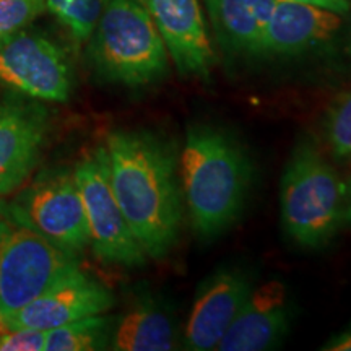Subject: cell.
<instances>
[{
	"instance_id": "1",
	"label": "cell",
	"mask_w": 351,
	"mask_h": 351,
	"mask_svg": "<svg viewBox=\"0 0 351 351\" xmlns=\"http://www.w3.org/2000/svg\"><path fill=\"white\" fill-rule=\"evenodd\" d=\"M104 150L112 192L132 232L147 257H165L182 223L174 147L148 132L116 130Z\"/></svg>"
},
{
	"instance_id": "2",
	"label": "cell",
	"mask_w": 351,
	"mask_h": 351,
	"mask_svg": "<svg viewBox=\"0 0 351 351\" xmlns=\"http://www.w3.org/2000/svg\"><path fill=\"white\" fill-rule=\"evenodd\" d=\"M179 166L194 230L215 236L230 228L251 181V166L238 142L215 127H189Z\"/></svg>"
},
{
	"instance_id": "3",
	"label": "cell",
	"mask_w": 351,
	"mask_h": 351,
	"mask_svg": "<svg viewBox=\"0 0 351 351\" xmlns=\"http://www.w3.org/2000/svg\"><path fill=\"white\" fill-rule=\"evenodd\" d=\"M93 33L91 57L106 80L145 86L168 72V49L147 0H108Z\"/></svg>"
},
{
	"instance_id": "4",
	"label": "cell",
	"mask_w": 351,
	"mask_h": 351,
	"mask_svg": "<svg viewBox=\"0 0 351 351\" xmlns=\"http://www.w3.org/2000/svg\"><path fill=\"white\" fill-rule=\"evenodd\" d=\"M346 186L313 145L289 158L280 186L282 221L289 238L304 247L330 241L343 223Z\"/></svg>"
},
{
	"instance_id": "5",
	"label": "cell",
	"mask_w": 351,
	"mask_h": 351,
	"mask_svg": "<svg viewBox=\"0 0 351 351\" xmlns=\"http://www.w3.org/2000/svg\"><path fill=\"white\" fill-rule=\"evenodd\" d=\"M78 269L75 256L23 223L5 215L0 217V319L21 309Z\"/></svg>"
},
{
	"instance_id": "6",
	"label": "cell",
	"mask_w": 351,
	"mask_h": 351,
	"mask_svg": "<svg viewBox=\"0 0 351 351\" xmlns=\"http://www.w3.org/2000/svg\"><path fill=\"white\" fill-rule=\"evenodd\" d=\"M0 213L29 226L75 257L90 245L75 174L62 166L41 171L10 202L0 204Z\"/></svg>"
},
{
	"instance_id": "7",
	"label": "cell",
	"mask_w": 351,
	"mask_h": 351,
	"mask_svg": "<svg viewBox=\"0 0 351 351\" xmlns=\"http://www.w3.org/2000/svg\"><path fill=\"white\" fill-rule=\"evenodd\" d=\"M73 174L85 208L90 245L95 256L104 263L129 269L143 265L147 254L132 232L112 192L104 147L83 158Z\"/></svg>"
},
{
	"instance_id": "8",
	"label": "cell",
	"mask_w": 351,
	"mask_h": 351,
	"mask_svg": "<svg viewBox=\"0 0 351 351\" xmlns=\"http://www.w3.org/2000/svg\"><path fill=\"white\" fill-rule=\"evenodd\" d=\"M0 85L38 101L64 103L72 95L73 73L62 47L25 28L0 39Z\"/></svg>"
},
{
	"instance_id": "9",
	"label": "cell",
	"mask_w": 351,
	"mask_h": 351,
	"mask_svg": "<svg viewBox=\"0 0 351 351\" xmlns=\"http://www.w3.org/2000/svg\"><path fill=\"white\" fill-rule=\"evenodd\" d=\"M49 116L38 99L13 93L0 101V197L23 187L39 163Z\"/></svg>"
},
{
	"instance_id": "10",
	"label": "cell",
	"mask_w": 351,
	"mask_h": 351,
	"mask_svg": "<svg viewBox=\"0 0 351 351\" xmlns=\"http://www.w3.org/2000/svg\"><path fill=\"white\" fill-rule=\"evenodd\" d=\"M114 302V295L103 283L78 269L21 309L0 319V328L47 332L73 320L106 314Z\"/></svg>"
},
{
	"instance_id": "11",
	"label": "cell",
	"mask_w": 351,
	"mask_h": 351,
	"mask_svg": "<svg viewBox=\"0 0 351 351\" xmlns=\"http://www.w3.org/2000/svg\"><path fill=\"white\" fill-rule=\"evenodd\" d=\"M254 289V280L238 267L213 271L199 287L189 313L184 343L187 350H217L219 341Z\"/></svg>"
},
{
	"instance_id": "12",
	"label": "cell",
	"mask_w": 351,
	"mask_h": 351,
	"mask_svg": "<svg viewBox=\"0 0 351 351\" xmlns=\"http://www.w3.org/2000/svg\"><path fill=\"white\" fill-rule=\"evenodd\" d=\"M291 304L285 283L271 280L254 288L232 320L219 351H263L276 348L289 332Z\"/></svg>"
},
{
	"instance_id": "13",
	"label": "cell",
	"mask_w": 351,
	"mask_h": 351,
	"mask_svg": "<svg viewBox=\"0 0 351 351\" xmlns=\"http://www.w3.org/2000/svg\"><path fill=\"white\" fill-rule=\"evenodd\" d=\"M168 54L182 75L207 77L213 62L199 0H147Z\"/></svg>"
},
{
	"instance_id": "14",
	"label": "cell",
	"mask_w": 351,
	"mask_h": 351,
	"mask_svg": "<svg viewBox=\"0 0 351 351\" xmlns=\"http://www.w3.org/2000/svg\"><path fill=\"white\" fill-rule=\"evenodd\" d=\"M341 28L339 13L295 2L276 0L271 10L262 54H298L335 38Z\"/></svg>"
},
{
	"instance_id": "15",
	"label": "cell",
	"mask_w": 351,
	"mask_h": 351,
	"mask_svg": "<svg viewBox=\"0 0 351 351\" xmlns=\"http://www.w3.org/2000/svg\"><path fill=\"white\" fill-rule=\"evenodd\" d=\"M223 46L236 52L262 54L276 0H205Z\"/></svg>"
},
{
	"instance_id": "16",
	"label": "cell",
	"mask_w": 351,
	"mask_h": 351,
	"mask_svg": "<svg viewBox=\"0 0 351 351\" xmlns=\"http://www.w3.org/2000/svg\"><path fill=\"white\" fill-rule=\"evenodd\" d=\"M178 345L174 319L163 306L143 300L114 324L111 348L119 351H169Z\"/></svg>"
},
{
	"instance_id": "17",
	"label": "cell",
	"mask_w": 351,
	"mask_h": 351,
	"mask_svg": "<svg viewBox=\"0 0 351 351\" xmlns=\"http://www.w3.org/2000/svg\"><path fill=\"white\" fill-rule=\"evenodd\" d=\"M116 320L109 315L98 314L73 320L46 332V351H93L111 346Z\"/></svg>"
},
{
	"instance_id": "18",
	"label": "cell",
	"mask_w": 351,
	"mask_h": 351,
	"mask_svg": "<svg viewBox=\"0 0 351 351\" xmlns=\"http://www.w3.org/2000/svg\"><path fill=\"white\" fill-rule=\"evenodd\" d=\"M108 0H46V8L69 29L77 43L95 32Z\"/></svg>"
},
{
	"instance_id": "19",
	"label": "cell",
	"mask_w": 351,
	"mask_h": 351,
	"mask_svg": "<svg viewBox=\"0 0 351 351\" xmlns=\"http://www.w3.org/2000/svg\"><path fill=\"white\" fill-rule=\"evenodd\" d=\"M327 142L339 160H351V90L332 104L326 122Z\"/></svg>"
},
{
	"instance_id": "20",
	"label": "cell",
	"mask_w": 351,
	"mask_h": 351,
	"mask_svg": "<svg viewBox=\"0 0 351 351\" xmlns=\"http://www.w3.org/2000/svg\"><path fill=\"white\" fill-rule=\"evenodd\" d=\"M46 8V0H0V39L29 26Z\"/></svg>"
},
{
	"instance_id": "21",
	"label": "cell",
	"mask_w": 351,
	"mask_h": 351,
	"mask_svg": "<svg viewBox=\"0 0 351 351\" xmlns=\"http://www.w3.org/2000/svg\"><path fill=\"white\" fill-rule=\"evenodd\" d=\"M46 332L34 328H0V351L44 350Z\"/></svg>"
},
{
	"instance_id": "22",
	"label": "cell",
	"mask_w": 351,
	"mask_h": 351,
	"mask_svg": "<svg viewBox=\"0 0 351 351\" xmlns=\"http://www.w3.org/2000/svg\"><path fill=\"white\" fill-rule=\"evenodd\" d=\"M295 2L324 8V10L339 13V15H343L351 7V0H295Z\"/></svg>"
},
{
	"instance_id": "23",
	"label": "cell",
	"mask_w": 351,
	"mask_h": 351,
	"mask_svg": "<svg viewBox=\"0 0 351 351\" xmlns=\"http://www.w3.org/2000/svg\"><path fill=\"white\" fill-rule=\"evenodd\" d=\"M322 350L351 351V324L340 333H337L335 337H332V339L322 346Z\"/></svg>"
},
{
	"instance_id": "24",
	"label": "cell",
	"mask_w": 351,
	"mask_h": 351,
	"mask_svg": "<svg viewBox=\"0 0 351 351\" xmlns=\"http://www.w3.org/2000/svg\"><path fill=\"white\" fill-rule=\"evenodd\" d=\"M343 221L351 225V182L345 191V208H343Z\"/></svg>"
}]
</instances>
